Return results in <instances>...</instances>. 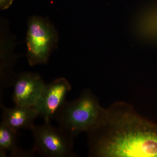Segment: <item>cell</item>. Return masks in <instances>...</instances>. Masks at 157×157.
Returning <instances> with one entry per match:
<instances>
[{"label": "cell", "mask_w": 157, "mask_h": 157, "mask_svg": "<svg viewBox=\"0 0 157 157\" xmlns=\"http://www.w3.org/2000/svg\"><path fill=\"white\" fill-rule=\"evenodd\" d=\"M45 84L38 73L25 72L16 75L13 81L12 99L15 105L33 107L41 96Z\"/></svg>", "instance_id": "obj_6"}, {"label": "cell", "mask_w": 157, "mask_h": 157, "mask_svg": "<svg viewBox=\"0 0 157 157\" xmlns=\"http://www.w3.org/2000/svg\"><path fill=\"white\" fill-rule=\"evenodd\" d=\"M72 89L69 81L63 77L57 78L45 84L41 96L34 105L39 116L44 121L54 119L66 102L67 94Z\"/></svg>", "instance_id": "obj_5"}, {"label": "cell", "mask_w": 157, "mask_h": 157, "mask_svg": "<svg viewBox=\"0 0 157 157\" xmlns=\"http://www.w3.org/2000/svg\"><path fill=\"white\" fill-rule=\"evenodd\" d=\"M2 110V122L11 129L18 132L21 129L31 130L34 125V121L39 116L33 107L15 105L12 108H7L1 104Z\"/></svg>", "instance_id": "obj_7"}, {"label": "cell", "mask_w": 157, "mask_h": 157, "mask_svg": "<svg viewBox=\"0 0 157 157\" xmlns=\"http://www.w3.org/2000/svg\"><path fill=\"white\" fill-rule=\"evenodd\" d=\"M87 134L89 157H157V124L123 101L104 108Z\"/></svg>", "instance_id": "obj_1"}, {"label": "cell", "mask_w": 157, "mask_h": 157, "mask_svg": "<svg viewBox=\"0 0 157 157\" xmlns=\"http://www.w3.org/2000/svg\"><path fill=\"white\" fill-rule=\"evenodd\" d=\"M26 41L30 66L46 64L57 45L58 33L48 18L35 15L28 21Z\"/></svg>", "instance_id": "obj_3"}, {"label": "cell", "mask_w": 157, "mask_h": 157, "mask_svg": "<svg viewBox=\"0 0 157 157\" xmlns=\"http://www.w3.org/2000/svg\"><path fill=\"white\" fill-rule=\"evenodd\" d=\"M33 138L31 150L46 157H75L73 138L60 127H55L50 121L41 125H34L31 129Z\"/></svg>", "instance_id": "obj_4"}, {"label": "cell", "mask_w": 157, "mask_h": 157, "mask_svg": "<svg viewBox=\"0 0 157 157\" xmlns=\"http://www.w3.org/2000/svg\"><path fill=\"white\" fill-rule=\"evenodd\" d=\"M14 0H0V8L1 10L9 9L11 6Z\"/></svg>", "instance_id": "obj_9"}, {"label": "cell", "mask_w": 157, "mask_h": 157, "mask_svg": "<svg viewBox=\"0 0 157 157\" xmlns=\"http://www.w3.org/2000/svg\"><path fill=\"white\" fill-rule=\"evenodd\" d=\"M104 108L98 97L86 89L76 100L66 101L54 119L59 127L74 138L96 126Z\"/></svg>", "instance_id": "obj_2"}, {"label": "cell", "mask_w": 157, "mask_h": 157, "mask_svg": "<svg viewBox=\"0 0 157 157\" xmlns=\"http://www.w3.org/2000/svg\"><path fill=\"white\" fill-rule=\"evenodd\" d=\"M17 132L2 121L0 124V157L7 156L8 153L11 157H33L32 150L26 151L17 146Z\"/></svg>", "instance_id": "obj_8"}]
</instances>
